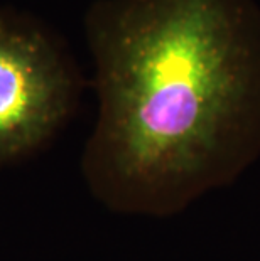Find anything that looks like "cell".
<instances>
[{
  "label": "cell",
  "mask_w": 260,
  "mask_h": 261,
  "mask_svg": "<svg viewBox=\"0 0 260 261\" xmlns=\"http://www.w3.org/2000/svg\"><path fill=\"white\" fill-rule=\"evenodd\" d=\"M98 115L81 172L120 214L169 218L260 159L255 0H95Z\"/></svg>",
  "instance_id": "6da1fadb"
},
{
  "label": "cell",
  "mask_w": 260,
  "mask_h": 261,
  "mask_svg": "<svg viewBox=\"0 0 260 261\" xmlns=\"http://www.w3.org/2000/svg\"><path fill=\"white\" fill-rule=\"evenodd\" d=\"M81 76L42 22L0 7V164L34 152L78 105Z\"/></svg>",
  "instance_id": "7a4b0ae2"
}]
</instances>
